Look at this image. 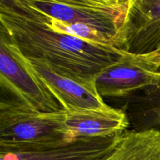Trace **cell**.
<instances>
[{
  "label": "cell",
  "mask_w": 160,
  "mask_h": 160,
  "mask_svg": "<svg viewBox=\"0 0 160 160\" xmlns=\"http://www.w3.org/2000/svg\"><path fill=\"white\" fill-rule=\"evenodd\" d=\"M0 35L24 57L89 84L127 52L55 31L28 0H0Z\"/></svg>",
  "instance_id": "obj_1"
},
{
  "label": "cell",
  "mask_w": 160,
  "mask_h": 160,
  "mask_svg": "<svg viewBox=\"0 0 160 160\" xmlns=\"http://www.w3.org/2000/svg\"><path fill=\"white\" fill-rule=\"evenodd\" d=\"M65 110L42 112L0 102V153L24 151L73 140L64 129Z\"/></svg>",
  "instance_id": "obj_2"
},
{
  "label": "cell",
  "mask_w": 160,
  "mask_h": 160,
  "mask_svg": "<svg viewBox=\"0 0 160 160\" xmlns=\"http://www.w3.org/2000/svg\"><path fill=\"white\" fill-rule=\"evenodd\" d=\"M134 0H28L48 17L70 24L88 27L127 51L125 29Z\"/></svg>",
  "instance_id": "obj_3"
},
{
  "label": "cell",
  "mask_w": 160,
  "mask_h": 160,
  "mask_svg": "<svg viewBox=\"0 0 160 160\" xmlns=\"http://www.w3.org/2000/svg\"><path fill=\"white\" fill-rule=\"evenodd\" d=\"M160 83V69L150 54L135 55L127 52L117 62L105 68L95 80L103 99L125 103Z\"/></svg>",
  "instance_id": "obj_4"
},
{
  "label": "cell",
  "mask_w": 160,
  "mask_h": 160,
  "mask_svg": "<svg viewBox=\"0 0 160 160\" xmlns=\"http://www.w3.org/2000/svg\"><path fill=\"white\" fill-rule=\"evenodd\" d=\"M1 101L22 105L42 112H56L62 107L56 98L31 75L0 37Z\"/></svg>",
  "instance_id": "obj_5"
},
{
  "label": "cell",
  "mask_w": 160,
  "mask_h": 160,
  "mask_svg": "<svg viewBox=\"0 0 160 160\" xmlns=\"http://www.w3.org/2000/svg\"><path fill=\"white\" fill-rule=\"evenodd\" d=\"M0 37L6 41L19 62L56 98L63 109H102L110 106L99 95L96 84H86L60 74L44 61L28 59L3 36Z\"/></svg>",
  "instance_id": "obj_6"
},
{
  "label": "cell",
  "mask_w": 160,
  "mask_h": 160,
  "mask_svg": "<svg viewBox=\"0 0 160 160\" xmlns=\"http://www.w3.org/2000/svg\"><path fill=\"white\" fill-rule=\"evenodd\" d=\"M122 134L77 138L34 149L2 152L0 160H102L115 148Z\"/></svg>",
  "instance_id": "obj_7"
},
{
  "label": "cell",
  "mask_w": 160,
  "mask_h": 160,
  "mask_svg": "<svg viewBox=\"0 0 160 160\" xmlns=\"http://www.w3.org/2000/svg\"><path fill=\"white\" fill-rule=\"evenodd\" d=\"M130 126L128 114L123 109L109 106L102 109L65 110L64 129L72 139L122 134Z\"/></svg>",
  "instance_id": "obj_8"
},
{
  "label": "cell",
  "mask_w": 160,
  "mask_h": 160,
  "mask_svg": "<svg viewBox=\"0 0 160 160\" xmlns=\"http://www.w3.org/2000/svg\"><path fill=\"white\" fill-rule=\"evenodd\" d=\"M127 51L145 55L160 48V0H134L125 29Z\"/></svg>",
  "instance_id": "obj_9"
},
{
  "label": "cell",
  "mask_w": 160,
  "mask_h": 160,
  "mask_svg": "<svg viewBox=\"0 0 160 160\" xmlns=\"http://www.w3.org/2000/svg\"><path fill=\"white\" fill-rule=\"evenodd\" d=\"M102 160H160V130L126 131Z\"/></svg>",
  "instance_id": "obj_10"
},
{
  "label": "cell",
  "mask_w": 160,
  "mask_h": 160,
  "mask_svg": "<svg viewBox=\"0 0 160 160\" xmlns=\"http://www.w3.org/2000/svg\"><path fill=\"white\" fill-rule=\"evenodd\" d=\"M134 131L158 129L160 125V83L124 103Z\"/></svg>",
  "instance_id": "obj_11"
},
{
  "label": "cell",
  "mask_w": 160,
  "mask_h": 160,
  "mask_svg": "<svg viewBox=\"0 0 160 160\" xmlns=\"http://www.w3.org/2000/svg\"><path fill=\"white\" fill-rule=\"evenodd\" d=\"M149 54L151 56L152 60L156 64V66H158V67L160 69V48H158L155 52L149 53Z\"/></svg>",
  "instance_id": "obj_12"
},
{
  "label": "cell",
  "mask_w": 160,
  "mask_h": 160,
  "mask_svg": "<svg viewBox=\"0 0 160 160\" xmlns=\"http://www.w3.org/2000/svg\"><path fill=\"white\" fill-rule=\"evenodd\" d=\"M158 129L160 130V125H159V128H158Z\"/></svg>",
  "instance_id": "obj_13"
}]
</instances>
